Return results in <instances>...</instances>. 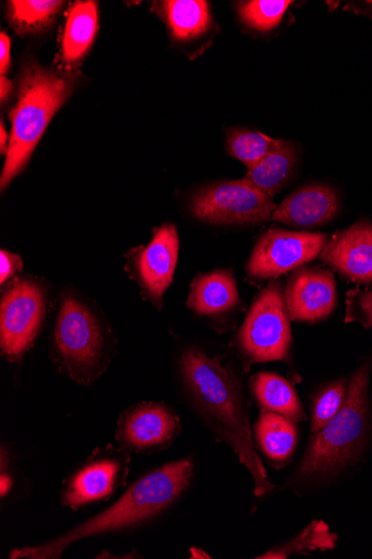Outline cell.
<instances>
[{"label":"cell","mask_w":372,"mask_h":559,"mask_svg":"<svg viewBox=\"0 0 372 559\" xmlns=\"http://www.w3.org/2000/svg\"><path fill=\"white\" fill-rule=\"evenodd\" d=\"M181 374L195 409L218 438L232 447L254 479V493L263 497L275 486L256 452L242 390L235 372L219 358L197 348L182 354Z\"/></svg>","instance_id":"1"},{"label":"cell","mask_w":372,"mask_h":559,"mask_svg":"<svg viewBox=\"0 0 372 559\" xmlns=\"http://www.w3.org/2000/svg\"><path fill=\"white\" fill-rule=\"evenodd\" d=\"M193 464L184 460L155 469L137 480L113 506L55 540L16 549L12 558L55 559L75 542L135 527L167 510L189 487Z\"/></svg>","instance_id":"2"},{"label":"cell","mask_w":372,"mask_h":559,"mask_svg":"<svg viewBox=\"0 0 372 559\" xmlns=\"http://www.w3.org/2000/svg\"><path fill=\"white\" fill-rule=\"evenodd\" d=\"M371 365L372 359H369L352 374L341 411L324 429L312 433L297 471L298 480H327L359 459L370 429Z\"/></svg>","instance_id":"3"},{"label":"cell","mask_w":372,"mask_h":559,"mask_svg":"<svg viewBox=\"0 0 372 559\" xmlns=\"http://www.w3.org/2000/svg\"><path fill=\"white\" fill-rule=\"evenodd\" d=\"M70 94L68 78L37 66L26 68L19 102L11 114L13 128L0 180L2 190L25 168L51 118Z\"/></svg>","instance_id":"4"},{"label":"cell","mask_w":372,"mask_h":559,"mask_svg":"<svg viewBox=\"0 0 372 559\" xmlns=\"http://www.w3.org/2000/svg\"><path fill=\"white\" fill-rule=\"evenodd\" d=\"M55 344L62 366L73 380L86 385L103 372L105 329L87 305L71 295L61 301Z\"/></svg>","instance_id":"5"},{"label":"cell","mask_w":372,"mask_h":559,"mask_svg":"<svg viewBox=\"0 0 372 559\" xmlns=\"http://www.w3.org/2000/svg\"><path fill=\"white\" fill-rule=\"evenodd\" d=\"M289 320L283 284L274 281L257 295L238 333V346L248 367L290 360Z\"/></svg>","instance_id":"6"},{"label":"cell","mask_w":372,"mask_h":559,"mask_svg":"<svg viewBox=\"0 0 372 559\" xmlns=\"http://www.w3.org/2000/svg\"><path fill=\"white\" fill-rule=\"evenodd\" d=\"M278 206L247 179L207 186L191 200L193 216L212 225H247L269 221Z\"/></svg>","instance_id":"7"},{"label":"cell","mask_w":372,"mask_h":559,"mask_svg":"<svg viewBox=\"0 0 372 559\" xmlns=\"http://www.w3.org/2000/svg\"><path fill=\"white\" fill-rule=\"evenodd\" d=\"M45 317V292L34 280H16L5 290L0 308V347L16 362L33 346Z\"/></svg>","instance_id":"8"},{"label":"cell","mask_w":372,"mask_h":559,"mask_svg":"<svg viewBox=\"0 0 372 559\" xmlns=\"http://www.w3.org/2000/svg\"><path fill=\"white\" fill-rule=\"evenodd\" d=\"M327 241L325 234L271 229L254 247L247 272L256 280L277 278L321 257Z\"/></svg>","instance_id":"9"},{"label":"cell","mask_w":372,"mask_h":559,"mask_svg":"<svg viewBox=\"0 0 372 559\" xmlns=\"http://www.w3.org/2000/svg\"><path fill=\"white\" fill-rule=\"evenodd\" d=\"M180 431V419L169 406L144 402L122 414L117 439L128 451L148 454L169 447Z\"/></svg>","instance_id":"10"},{"label":"cell","mask_w":372,"mask_h":559,"mask_svg":"<svg viewBox=\"0 0 372 559\" xmlns=\"http://www.w3.org/2000/svg\"><path fill=\"white\" fill-rule=\"evenodd\" d=\"M129 456L115 450L97 451L67 485L62 501L72 510L110 498L125 484Z\"/></svg>","instance_id":"11"},{"label":"cell","mask_w":372,"mask_h":559,"mask_svg":"<svg viewBox=\"0 0 372 559\" xmlns=\"http://www.w3.org/2000/svg\"><path fill=\"white\" fill-rule=\"evenodd\" d=\"M179 258V236L176 226L165 225L153 240L142 248L134 260V276L143 292L158 309L171 285Z\"/></svg>","instance_id":"12"},{"label":"cell","mask_w":372,"mask_h":559,"mask_svg":"<svg viewBox=\"0 0 372 559\" xmlns=\"http://www.w3.org/2000/svg\"><path fill=\"white\" fill-rule=\"evenodd\" d=\"M285 297L291 321H323L336 309L335 276L325 270L299 269L290 276Z\"/></svg>","instance_id":"13"},{"label":"cell","mask_w":372,"mask_h":559,"mask_svg":"<svg viewBox=\"0 0 372 559\" xmlns=\"http://www.w3.org/2000/svg\"><path fill=\"white\" fill-rule=\"evenodd\" d=\"M321 259L355 283L372 282V224L360 222L327 242Z\"/></svg>","instance_id":"14"},{"label":"cell","mask_w":372,"mask_h":559,"mask_svg":"<svg viewBox=\"0 0 372 559\" xmlns=\"http://www.w3.org/2000/svg\"><path fill=\"white\" fill-rule=\"evenodd\" d=\"M339 207L334 189L325 185H311L289 194L272 219L297 228H315L333 221Z\"/></svg>","instance_id":"15"},{"label":"cell","mask_w":372,"mask_h":559,"mask_svg":"<svg viewBox=\"0 0 372 559\" xmlns=\"http://www.w3.org/2000/svg\"><path fill=\"white\" fill-rule=\"evenodd\" d=\"M238 302L239 293L232 273L216 271L193 281L188 308L199 316L216 317L230 312Z\"/></svg>","instance_id":"16"},{"label":"cell","mask_w":372,"mask_h":559,"mask_svg":"<svg viewBox=\"0 0 372 559\" xmlns=\"http://www.w3.org/2000/svg\"><path fill=\"white\" fill-rule=\"evenodd\" d=\"M257 445L276 467L285 466L293 455L298 442L295 423L288 418L263 412L254 425Z\"/></svg>","instance_id":"17"},{"label":"cell","mask_w":372,"mask_h":559,"mask_svg":"<svg viewBox=\"0 0 372 559\" xmlns=\"http://www.w3.org/2000/svg\"><path fill=\"white\" fill-rule=\"evenodd\" d=\"M250 385L263 412L281 415L295 424L307 420L295 389L283 377L262 372L252 377Z\"/></svg>","instance_id":"18"},{"label":"cell","mask_w":372,"mask_h":559,"mask_svg":"<svg viewBox=\"0 0 372 559\" xmlns=\"http://www.w3.org/2000/svg\"><path fill=\"white\" fill-rule=\"evenodd\" d=\"M296 164L295 146L289 141L280 140L267 157L248 170L244 179L273 199L291 179Z\"/></svg>","instance_id":"19"},{"label":"cell","mask_w":372,"mask_h":559,"mask_svg":"<svg viewBox=\"0 0 372 559\" xmlns=\"http://www.w3.org/2000/svg\"><path fill=\"white\" fill-rule=\"evenodd\" d=\"M97 27L96 3H75L70 12L63 37V58L67 62H76L85 56L94 41Z\"/></svg>","instance_id":"20"},{"label":"cell","mask_w":372,"mask_h":559,"mask_svg":"<svg viewBox=\"0 0 372 559\" xmlns=\"http://www.w3.org/2000/svg\"><path fill=\"white\" fill-rule=\"evenodd\" d=\"M165 7L169 26L180 40L197 37L209 27L208 4L202 0H170Z\"/></svg>","instance_id":"21"},{"label":"cell","mask_w":372,"mask_h":559,"mask_svg":"<svg viewBox=\"0 0 372 559\" xmlns=\"http://www.w3.org/2000/svg\"><path fill=\"white\" fill-rule=\"evenodd\" d=\"M338 536L331 532L324 521L312 522L304 531L289 542L274 547L257 558H288L295 554L313 550H332L336 547Z\"/></svg>","instance_id":"22"},{"label":"cell","mask_w":372,"mask_h":559,"mask_svg":"<svg viewBox=\"0 0 372 559\" xmlns=\"http://www.w3.org/2000/svg\"><path fill=\"white\" fill-rule=\"evenodd\" d=\"M279 143L280 140L260 132L232 129L228 133L227 146L229 154L250 170L267 157Z\"/></svg>","instance_id":"23"},{"label":"cell","mask_w":372,"mask_h":559,"mask_svg":"<svg viewBox=\"0 0 372 559\" xmlns=\"http://www.w3.org/2000/svg\"><path fill=\"white\" fill-rule=\"evenodd\" d=\"M349 380L334 381L319 392L312 405L310 431L315 433L324 429L341 411L348 394Z\"/></svg>","instance_id":"24"},{"label":"cell","mask_w":372,"mask_h":559,"mask_svg":"<svg viewBox=\"0 0 372 559\" xmlns=\"http://www.w3.org/2000/svg\"><path fill=\"white\" fill-rule=\"evenodd\" d=\"M291 4L290 0H251L239 4V14L251 28L269 32L281 23Z\"/></svg>","instance_id":"25"},{"label":"cell","mask_w":372,"mask_h":559,"mask_svg":"<svg viewBox=\"0 0 372 559\" xmlns=\"http://www.w3.org/2000/svg\"><path fill=\"white\" fill-rule=\"evenodd\" d=\"M62 7L57 0H15L11 2V17L19 29L35 31L55 19Z\"/></svg>","instance_id":"26"},{"label":"cell","mask_w":372,"mask_h":559,"mask_svg":"<svg viewBox=\"0 0 372 559\" xmlns=\"http://www.w3.org/2000/svg\"><path fill=\"white\" fill-rule=\"evenodd\" d=\"M345 322L372 329V288H356L347 293Z\"/></svg>","instance_id":"27"},{"label":"cell","mask_w":372,"mask_h":559,"mask_svg":"<svg viewBox=\"0 0 372 559\" xmlns=\"http://www.w3.org/2000/svg\"><path fill=\"white\" fill-rule=\"evenodd\" d=\"M0 263H2V267H0V283L2 284L9 281L15 273L23 270L21 258L10 251L2 250V253H0Z\"/></svg>","instance_id":"28"},{"label":"cell","mask_w":372,"mask_h":559,"mask_svg":"<svg viewBox=\"0 0 372 559\" xmlns=\"http://www.w3.org/2000/svg\"><path fill=\"white\" fill-rule=\"evenodd\" d=\"M11 67V39L4 32L0 34V73L5 75Z\"/></svg>","instance_id":"29"},{"label":"cell","mask_w":372,"mask_h":559,"mask_svg":"<svg viewBox=\"0 0 372 559\" xmlns=\"http://www.w3.org/2000/svg\"><path fill=\"white\" fill-rule=\"evenodd\" d=\"M12 90V82L5 75H2V78H0V97H2V102L9 98Z\"/></svg>","instance_id":"30"},{"label":"cell","mask_w":372,"mask_h":559,"mask_svg":"<svg viewBox=\"0 0 372 559\" xmlns=\"http://www.w3.org/2000/svg\"><path fill=\"white\" fill-rule=\"evenodd\" d=\"M0 135H2V143H0V150H2V154H4L7 150V143H8V140H9V136H8V133H7V130H5V127L4 124L2 123V126H0Z\"/></svg>","instance_id":"31"},{"label":"cell","mask_w":372,"mask_h":559,"mask_svg":"<svg viewBox=\"0 0 372 559\" xmlns=\"http://www.w3.org/2000/svg\"><path fill=\"white\" fill-rule=\"evenodd\" d=\"M12 487V480L11 478L8 476H5L4 474L2 475V496H5L10 489Z\"/></svg>","instance_id":"32"}]
</instances>
